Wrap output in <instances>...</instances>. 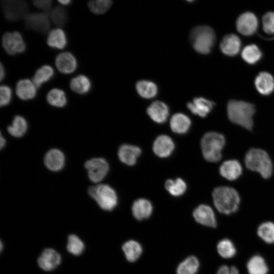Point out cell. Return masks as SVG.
<instances>
[{"mask_svg":"<svg viewBox=\"0 0 274 274\" xmlns=\"http://www.w3.org/2000/svg\"><path fill=\"white\" fill-rule=\"evenodd\" d=\"M249 274H267L268 267L265 259L259 255L251 257L247 263Z\"/></svg>","mask_w":274,"mask_h":274,"instance_id":"obj_26","label":"cell"},{"mask_svg":"<svg viewBox=\"0 0 274 274\" xmlns=\"http://www.w3.org/2000/svg\"><path fill=\"white\" fill-rule=\"evenodd\" d=\"M242 46L240 38L234 33L225 35L220 44L221 52L228 56H234L239 52Z\"/></svg>","mask_w":274,"mask_h":274,"instance_id":"obj_14","label":"cell"},{"mask_svg":"<svg viewBox=\"0 0 274 274\" xmlns=\"http://www.w3.org/2000/svg\"><path fill=\"white\" fill-rule=\"evenodd\" d=\"M54 70L51 66L44 65L38 68L32 78V82L36 87H40L42 84L52 78Z\"/></svg>","mask_w":274,"mask_h":274,"instance_id":"obj_34","label":"cell"},{"mask_svg":"<svg viewBox=\"0 0 274 274\" xmlns=\"http://www.w3.org/2000/svg\"><path fill=\"white\" fill-rule=\"evenodd\" d=\"M258 236L267 244H274V223L266 221L260 224L257 230Z\"/></svg>","mask_w":274,"mask_h":274,"instance_id":"obj_33","label":"cell"},{"mask_svg":"<svg viewBox=\"0 0 274 274\" xmlns=\"http://www.w3.org/2000/svg\"><path fill=\"white\" fill-rule=\"evenodd\" d=\"M61 261L60 255L52 248L45 249L38 257L37 263L41 269L49 271L55 269Z\"/></svg>","mask_w":274,"mask_h":274,"instance_id":"obj_12","label":"cell"},{"mask_svg":"<svg viewBox=\"0 0 274 274\" xmlns=\"http://www.w3.org/2000/svg\"><path fill=\"white\" fill-rule=\"evenodd\" d=\"M47 43L52 48L59 49L64 48L67 43L65 32L60 28L51 30L48 33Z\"/></svg>","mask_w":274,"mask_h":274,"instance_id":"obj_28","label":"cell"},{"mask_svg":"<svg viewBox=\"0 0 274 274\" xmlns=\"http://www.w3.org/2000/svg\"><path fill=\"white\" fill-rule=\"evenodd\" d=\"M215 103L202 97H195L192 102L187 103L188 109L194 115L206 117L213 109Z\"/></svg>","mask_w":274,"mask_h":274,"instance_id":"obj_15","label":"cell"},{"mask_svg":"<svg viewBox=\"0 0 274 274\" xmlns=\"http://www.w3.org/2000/svg\"><path fill=\"white\" fill-rule=\"evenodd\" d=\"M165 187L171 195L179 196L183 195L186 191L187 186L184 180L177 178L175 180H167L165 183Z\"/></svg>","mask_w":274,"mask_h":274,"instance_id":"obj_38","label":"cell"},{"mask_svg":"<svg viewBox=\"0 0 274 274\" xmlns=\"http://www.w3.org/2000/svg\"><path fill=\"white\" fill-rule=\"evenodd\" d=\"M85 167L89 179L94 183H98L103 180L109 169L108 162L102 158H94L87 160Z\"/></svg>","mask_w":274,"mask_h":274,"instance_id":"obj_8","label":"cell"},{"mask_svg":"<svg viewBox=\"0 0 274 274\" xmlns=\"http://www.w3.org/2000/svg\"><path fill=\"white\" fill-rule=\"evenodd\" d=\"M46 97L48 102L54 107L61 108L66 103L65 93L59 89H52L48 92Z\"/></svg>","mask_w":274,"mask_h":274,"instance_id":"obj_37","label":"cell"},{"mask_svg":"<svg viewBox=\"0 0 274 274\" xmlns=\"http://www.w3.org/2000/svg\"><path fill=\"white\" fill-rule=\"evenodd\" d=\"M27 129L25 119L20 116L14 117L12 123L7 127L8 132L12 136L19 138L23 136Z\"/></svg>","mask_w":274,"mask_h":274,"instance_id":"obj_35","label":"cell"},{"mask_svg":"<svg viewBox=\"0 0 274 274\" xmlns=\"http://www.w3.org/2000/svg\"><path fill=\"white\" fill-rule=\"evenodd\" d=\"M122 249L126 259L131 262L137 260L143 251L140 244L134 240H129L125 242L123 245Z\"/></svg>","mask_w":274,"mask_h":274,"instance_id":"obj_27","label":"cell"},{"mask_svg":"<svg viewBox=\"0 0 274 274\" xmlns=\"http://www.w3.org/2000/svg\"><path fill=\"white\" fill-rule=\"evenodd\" d=\"M2 44L5 51L11 55L23 52L26 48L22 36L17 31L5 33L2 37Z\"/></svg>","mask_w":274,"mask_h":274,"instance_id":"obj_9","label":"cell"},{"mask_svg":"<svg viewBox=\"0 0 274 274\" xmlns=\"http://www.w3.org/2000/svg\"><path fill=\"white\" fill-rule=\"evenodd\" d=\"M0 79L1 81H2L5 76V69L2 63L0 65Z\"/></svg>","mask_w":274,"mask_h":274,"instance_id":"obj_46","label":"cell"},{"mask_svg":"<svg viewBox=\"0 0 274 274\" xmlns=\"http://www.w3.org/2000/svg\"><path fill=\"white\" fill-rule=\"evenodd\" d=\"M52 1L35 0L32 1L33 5L37 8L45 12H49L51 10Z\"/></svg>","mask_w":274,"mask_h":274,"instance_id":"obj_44","label":"cell"},{"mask_svg":"<svg viewBox=\"0 0 274 274\" xmlns=\"http://www.w3.org/2000/svg\"><path fill=\"white\" fill-rule=\"evenodd\" d=\"M262 28L264 32L270 35H274V12H266L262 18Z\"/></svg>","mask_w":274,"mask_h":274,"instance_id":"obj_42","label":"cell"},{"mask_svg":"<svg viewBox=\"0 0 274 274\" xmlns=\"http://www.w3.org/2000/svg\"><path fill=\"white\" fill-rule=\"evenodd\" d=\"M214 204L221 213L230 215L235 213L240 204L238 192L233 188L220 186L214 189L212 193Z\"/></svg>","mask_w":274,"mask_h":274,"instance_id":"obj_2","label":"cell"},{"mask_svg":"<svg viewBox=\"0 0 274 274\" xmlns=\"http://www.w3.org/2000/svg\"><path fill=\"white\" fill-rule=\"evenodd\" d=\"M2 11L6 19L16 21L28 14V6L23 0H5L1 2Z\"/></svg>","mask_w":274,"mask_h":274,"instance_id":"obj_7","label":"cell"},{"mask_svg":"<svg viewBox=\"0 0 274 274\" xmlns=\"http://www.w3.org/2000/svg\"><path fill=\"white\" fill-rule=\"evenodd\" d=\"M243 169L241 163L236 160H229L224 161L219 168L220 175L230 181L235 180L242 174Z\"/></svg>","mask_w":274,"mask_h":274,"instance_id":"obj_19","label":"cell"},{"mask_svg":"<svg viewBox=\"0 0 274 274\" xmlns=\"http://www.w3.org/2000/svg\"><path fill=\"white\" fill-rule=\"evenodd\" d=\"M152 211V204L146 199H138L134 201L132 206V215L138 220L148 218L151 215Z\"/></svg>","mask_w":274,"mask_h":274,"instance_id":"obj_23","label":"cell"},{"mask_svg":"<svg viewBox=\"0 0 274 274\" xmlns=\"http://www.w3.org/2000/svg\"><path fill=\"white\" fill-rule=\"evenodd\" d=\"M84 248L83 242L77 235L73 234L68 235L66 249L70 253L75 256L80 255Z\"/></svg>","mask_w":274,"mask_h":274,"instance_id":"obj_40","label":"cell"},{"mask_svg":"<svg viewBox=\"0 0 274 274\" xmlns=\"http://www.w3.org/2000/svg\"><path fill=\"white\" fill-rule=\"evenodd\" d=\"M118 154L122 162L128 165H133L141 155V150L135 146L124 144L119 148Z\"/></svg>","mask_w":274,"mask_h":274,"instance_id":"obj_21","label":"cell"},{"mask_svg":"<svg viewBox=\"0 0 274 274\" xmlns=\"http://www.w3.org/2000/svg\"><path fill=\"white\" fill-rule=\"evenodd\" d=\"M256 109L253 104L243 100L231 99L227 102V114L232 122L248 130H252Z\"/></svg>","mask_w":274,"mask_h":274,"instance_id":"obj_1","label":"cell"},{"mask_svg":"<svg viewBox=\"0 0 274 274\" xmlns=\"http://www.w3.org/2000/svg\"><path fill=\"white\" fill-rule=\"evenodd\" d=\"M199 267V262L194 256L186 258L179 264L177 268V274H195Z\"/></svg>","mask_w":274,"mask_h":274,"instance_id":"obj_32","label":"cell"},{"mask_svg":"<svg viewBox=\"0 0 274 274\" xmlns=\"http://www.w3.org/2000/svg\"><path fill=\"white\" fill-rule=\"evenodd\" d=\"M65 157L63 153L58 149L50 150L45 155L44 163L52 171H58L64 165Z\"/></svg>","mask_w":274,"mask_h":274,"instance_id":"obj_22","label":"cell"},{"mask_svg":"<svg viewBox=\"0 0 274 274\" xmlns=\"http://www.w3.org/2000/svg\"><path fill=\"white\" fill-rule=\"evenodd\" d=\"M55 65L58 70L63 74H71L77 68V60L70 52L59 54L55 58Z\"/></svg>","mask_w":274,"mask_h":274,"instance_id":"obj_18","label":"cell"},{"mask_svg":"<svg viewBox=\"0 0 274 274\" xmlns=\"http://www.w3.org/2000/svg\"><path fill=\"white\" fill-rule=\"evenodd\" d=\"M25 27L42 33L46 32L50 26L48 14L46 13L28 14L24 18Z\"/></svg>","mask_w":274,"mask_h":274,"instance_id":"obj_11","label":"cell"},{"mask_svg":"<svg viewBox=\"0 0 274 274\" xmlns=\"http://www.w3.org/2000/svg\"><path fill=\"white\" fill-rule=\"evenodd\" d=\"M36 93V86L28 79L20 80L16 84V93L22 100L32 99L35 97Z\"/></svg>","mask_w":274,"mask_h":274,"instance_id":"obj_24","label":"cell"},{"mask_svg":"<svg viewBox=\"0 0 274 274\" xmlns=\"http://www.w3.org/2000/svg\"><path fill=\"white\" fill-rule=\"evenodd\" d=\"M191 126V120L188 116L182 113H176L171 118L170 126L172 131L176 133H185Z\"/></svg>","mask_w":274,"mask_h":274,"instance_id":"obj_25","label":"cell"},{"mask_svg":"<svg viewBox=\"0 0 274 274\" xmlns=\"http://www.w3.org/2000/svg\"><path fill=\"white\" fill-rule=\"evenodd\" d=\"M254 84L258 92L263 95H268L274 91V78L267 72L259 73L256 77Z\"/></svg>","mask_w":274,"mask_h":274,"instance_id":"obj_16","label":"cell"},{"mask_svg":"<svg viewBox=\"0 0 274 274\" xmlns=\"http://www.w3.org/2000/svg\"><path fill=\"white\" fill-rule=\"evenodd\" d=\"M89 195L105 211H112L117 206L118 197L115 191L107 184H98L89 187Z\"/></svg>","mask_w":274,"mask_h":274,"instance_id":"obj_6","label":"cell"},{"mask_svg":"<svg viewBox=\"0 0 274 274\" xmlns=\"http://www.w3.org/2000/svg\"><path fill=\"white\" fill-rule=\"evenodd\" d=\"M71 89L76 93L83 94L88 93L91 88V82L85 75H80L73 78L70 82Z\"/></svg>","mask_w":274,"mask_h":274,"instance_id":"obj_31","label":"cell"},{"mask_svg":"<svg viewBox=\"0 0 274 274\" xmlns=\"http://www.w3.org/2000/svg\"><path fill=\"white\" fill-rule=\"evenodd\" d=\"M246 167L250 170L259 173L265 179L272 175L273 166L267 153L261 149L253 148L246 153L245 158Z\"/></svg>","mask_w":274,"mask_h":274,"instance_id":"obj_3","label":"cell"},{"mask_svg":"<svg viewBox=\"0 0 274 274\" xmlns=\"http://www.w3.org/2000/svg\"><path fill=\"white\" fill-rule=\"evenodd\" d=\"M58 2H59L61 4L66 5L70 4L71 2V1L70 0H59L58 1Z\"/></svg>","mask_w":274,"mask_h":274,"instance_id":"obj_48","label":"cell"},{"mask_svg":"<svg viewBox=\"0 0 274 274\" xmlns=\"http://www.w3.org/2000/svg\"><path fill=\"white\" fill-rule=\"evenodd\" d=\"M48 16L54 24L63 26L67 20V11L63 7L56 6L48 12Z\"/></svg>","mask_w":274,"mask_h":274,"instance_id":"obj_39","label":"cell"},{"mask_svg":"<svg viewBox=\"0 0 274 274\" xmlns=\"http://www.w3.org/2000/svg\"><path fill=\"white\" fill-rule=\"evenodd\" d=\"M6 141L5 139L3 137L2 134H1L0 138V147L1 149H2L5 145Z\"/></svg>","mask_w":274,"mask_h":274,"instance_id":"obj_47","label":"cell"},{"mask_svg":"<svg viewBox=\"0 0 274 274\" xmlns=\"http://www.w3.org/2000/svg\"><path fill=\"white\" fill-rule=\"evenodd\" d=\"M216 274H239V272L237 267L234 266L222 265L219 267Z\"/></svg>","mask_w":274,"mask_h":274,"instance_id":"obj_45","label":"cell"},{"mask_svg":"<svg viewBox=\"0 0 274 274\" xmlns=\"http://www.w3.org/2000/svg\"><path fill=\"white\" fill-rule=\"evenodd\" d=\"M241 56L247 63L254 64L261 59L262 52L257 45L252 44L248 45L243 48Z\"/></svg>","mask_w":274,"mask_h":274,"instance_id":"obj_29","label":"cell"},{"mask_svg":"<svg viewBox=\"0 0 274 274\" xmlns=\"http://www.w3.org/2000/svg\"><path fill=\"white\" fill-rule=\"evenodd\" d=\"M147 114L155 122L158 123H164L169 114L167 106L162 101H155L147 108Z\"/></svg>","mask_w":274,"mask_h":274,"instance_id":"obj_20","label":"cell"},{"mask_svg":"<svg viewBox=\"0 0 274 274\" xmlns=\"http://www.w3.org/2000/svg\"><path fill=\"white\" fill-rule=\"evenodd\" d=\"M226 143L224 136L211 131L205 133L201 140V148L204 158L211 162H217L222 158L221 151Z\"/></svg>","mask_w":274,"mask_h":274,"instance_id":"obj_4","label":"cell"},{"mask_svg":"<svg viewBox=\"0 0 274 274\" xmlns=\"http://www.w3.org/2000/svg\"><path fill=\"white\" fill-rule=\"evenodd\" d=\"M135 87L138 94L145 98H153L157 94L158 88L156 85L150 81H139Z\"/></svg>","mask_w":274,"mask_h":274,"instance_id":"obj_30","label":"cell"},{"mask_svg":"<svg viewBox=\"0 0 274 274\" xmlns=\"http://www.w3.org/2000/svg\"><path fill=\"white\" fill-rule=\"evenodd\" d=\"M190 40L194 49L202 54L210 53L216 41L213 29L208 25H199L193 28L190 34Z\"/></svg>","mask_w":274,"mask_h":274,"instance_id":"obj_5","label":"cell"},{"mask_svg":"<svg viewBox=\"0 0 274 274\" xmlns=\"http://www.w3.org/2000/svg\"><path fill=\"white\" fill-rule=\"evenodd\" d=\"M258 26L257 17L251 12L242 13L236 21V28L237 31L245 36L254 35L257 30Z\"/></svg>","mask_w":274,"mask_h":274,"instance_id":"obj_10","label":"cell"},{"mask_svg":"<svg viewBox=\"0 0 274 274\" xmlns=\"http://www.w3.org/2000/svg\"><path fill=\"white\" fill-rule=\"evenodd\" d=\"M217 250L219 255L225 259L232 258L236 252L234 244L228 238L220 240L217 244Z\"/></svg>","mask_w":274,"mask_h":274,"instance_id":"obj_36","label":"cell"},{"mask_svg":"<svg viewBox=\"0 0 274 274\" xmlns=\"http://www.w3.org/2000/svg\"><path fill=\"white\" fill-rule=\"evenodd\" d=\"M195 220L201 225L215 228L217 223L213 210L207 204H200L193 212Z\"/></svg>","mask_w":274,"mask_h":274,"instance_id":"obj_13","label":"cell"},{"mask_svg":"<svg viewBox=\"0 0 274 274\" xmlns=\"http://www.w3.org/2000/svg\"><path fill=\"white\" fill-rule=\"evenodd\" d=\"M0 245H1V250L2 251L3 249V243L2 242H1Z\"/></svg>","mask_w":274,"mask_h":274,"instance_id":"obj_49","label":"cell"},{"mask_svg":"<svg viewBox=\"0 0 274 274\" xmlns=\"http://www.w3.org/2000/svg\"><path fill=\"white\" fill-rule=\"evenodd\" d=\"M175 148V144L172 139L166 135H161L155 140L153 150L155 154L162 158L169 156Z\"/></svg>","mask_w":274,"mask_h":274,"instance_id":"obj_17","label":"cell"},{"mask_svg":"<svg viewBox=\"0 0 274 274\" xmlns=\"http://www.w3.org/2000/svg\"><path fill=\"white\" fill-rule=\"evenodd\" d=\"M113 2L110 0L91 1L88 3L90 10L93 13L101 14L106 12L111 7Z\"/></svg>","mask_w":274,"mask_h":274,"instance_id":"obj_41","label":"cell"},{"mask_svg":"<svg viewBox=\"0 0 274 274\" xmlns=\"http://www.w3.org/2000/svg\"><path fill=\"white\" fill-rule=\"evenodd\" d=\"M0 106H5L9 104L12 97L11 88L6 85H2L0 87Z\"/></svg>","mask_w":274,"mask_h":274,"instance_id":"obj_43","label":"cell"}]
</instances>
